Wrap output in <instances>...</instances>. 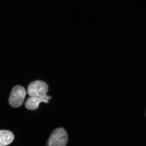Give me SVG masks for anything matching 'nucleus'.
Returning a JSON list of instances; mask_svg holds the SVG:
<instances>
[{
	"mask_svg": "<svg viewBox=\"0 0 146 146\" xmlns=\"http://www.w3.org/2000/svg\"><path fill=\"white\" fill-rule=\"evenodd\" d=\"M68 141V135L63 127L54 129L47 141V146H66Z\"/></svg>",
	"mask_w": 146,
	"mask_h": 146,
	"instance_id": "f257e3e1",
	"label": "nucleus"
},
{
	"mask_svg": "<svg viewBox=\"0 0 146 146\" xmlns=\"http://www.w3.org/2000/svg\"><path fill=\"white\" fill-rule=\"evenodd\" d=\"M48 86L44 81L36 80L30 84L27 91L31 97L43 98L47 96Z\"/></svg>",
	"mask_w": 146,
	"mask_h": 146,
	"instance_id": "f03ea898",
	"label": "nucleus"
},
{
	"mask_svg": "<svg viewBox=\"0 0 146 146\" xmlns=\"http://www.w3.org/2000/svg\"><path fill=\"white\" fill-rule=\"evenodd\" d=\"M26 94V91L23 86H14L11 90L9 100L11 106L13 108L20 107L23 104Z\"/></svg>",
	"mask_w": 146,
	"mask_h": 146,
	"instance_id": "7ed1b4c3",
	"label": "nucleus"
},
{
	"mask_svg": "<svg viewBox=\"0 0 146 146\" xmlns=\"http://www.w3.org/2000/svg\"><path fill=\"white\" fill-rule=\"evenodd\" d=\"M51 98V97L48 96L43 98L31 97L27 100L25 106L27 109L30 110H35L38 108L40 102H44L46 103H48L49 100Z\"/></svg>",
	"mask_w": 146,
	"mask_h": 146,
	"instance_id": "20e7f679",
	"label": "nucleus"
},
{
	"mask_svg": "<svg viewBox=\"0 0 146 146\" xmlns=\"http://www.w3.org/2000/svg\"><path fill=\"white\" fill-rule=\"evenodd\" d=\"M14 135L10 131L0 130V146L8 145L14 139Z\"/></svg>",
	"mask_w": 146,
	"mask_h": 146,
	"instance_id": "39448f33",
	"label": "nucleus"
}]
</instances>
